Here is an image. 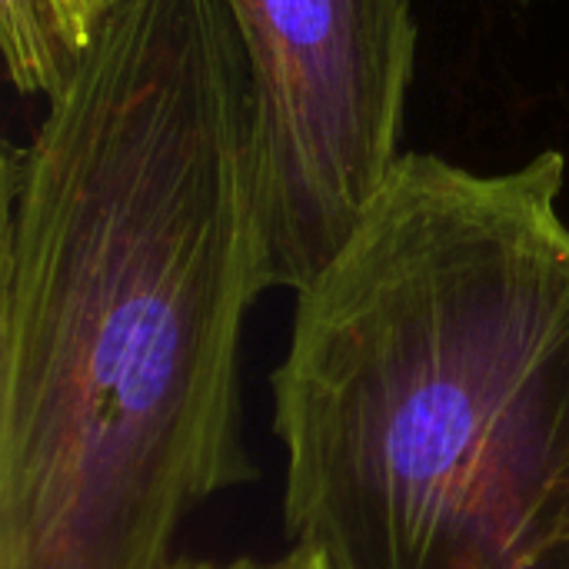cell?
I'll list each match as a JSON object with an SVG mask.
<instances>
[{
	"mask_svg": "<svg viewBox=\"0 0 569 569\" xmlns=\"http://www.w3.org/2000/svg\"><path fill=\"white\" fill-rule=\"evenodd\" d=\"M270 290L253 80L227 0H123L0 163V569H173L257 467Z\"/></svg>",
	"mask_w": 569,
	"mask_h": 569,
	"instance_id": "6da1fadb",
	"label": "cell"
},
{
	"mask_svg": "<svg viewBox=\"0 0 569 569\" xmlns=\"http://www.w3.org/2000/svg\"><path fill=\"white\" fill-rule=\"evenodd\" d=\"M567 157L403 153L297 290L283 527L323 569H569Z\"/></svg>",
	"mask_w": 569,
	"mask_h": 569,
	"instance_id": "7a4b0ae2",
	"label": "cell"
},
{
	"mask_svg": "<svg viewBox=\"0 0 569 569\" xmlns=\"http://www.w3.org/2000/svg\"><path fill=\"white\" fill-rule=\"evenodd\" d=\"M253 80V210L270 290H303L397 167L410 0H227Z\"/></svg>",
	"mask_w": 569,
	"mask_h": 569,
	"instance_id": "3957f363",
	"label": "cell"
},
{
	"mask_svg": "<svg viewBox=\"0 0 569 569\" xmlns=\"http://www.w3.org/2000/svg\"><path fill=\"white\" fill-rule=\"evenodd\" d=\"M123 0H0L3 70L17 93L50 97Z\"/></svg>",
	"mask_w": 569,
	"mask_h": 569,
	"instance_id": "277c9868",
	"label": "cell"
},
{
	"mask_svg": "<svg viewBox=\"0 0 569 569\" xmlns=\"http://www.w3.org/2000/svg\"><path fill=\"white\" fill-rule=\"evenodd\" d=\"M173 569H323V563L300 547H290L287 553L273 560L260 557H230V560H203V557H180Z\"/></svg>",
	"mask_w": 569,
	"mask_h": 569,
	"instance_id": "5b68a950",
	"label": "cell"
}]
</instances>
